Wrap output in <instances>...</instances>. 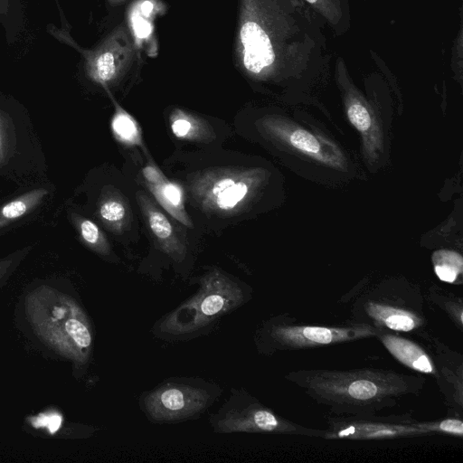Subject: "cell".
<instances>
[{
	"mask_svg": "<svg viewBox=\"0 0 463 463\" xmlns=\"http://www.w3.org/2000/svg\"><path fill=\"white\" fill-rule=\"evenodd\" d=\"M240 35L244 49L243 63L249 71L259 73L273 63L275 54L270 40L258 24L245 23Z\"/></svg>",
	"mask_w": 463,
	"mask_h": 463,
	"instance_id": "14",
	"label": "cell"
},
{
	"mask_svg": "<svg viewBox=\"0 0 463 463\" xmlns=\"http://www.w3.org/2000/svg\"><path fill=\"white\" fill-rule=\"evenodd\" d=\"M351 320L392 333L418 335L427 329L420 288L403 279H389L349 297Z\"/></svg>",
	"mask_w": 463,
	"mask_h": 463,
	"instance_id": "3",
	"label": "cell"
},
{
	"mask_svg": "<svg viewBox=\"0 0 463 463\" xmlns=\"http://www.w3.org/2000/svg\"><path fill=\"white\" fill-rule=\"evenodd\" d=\"M215 433H279L324 439L326 430L286 419L245 390H232L229 399L210 418Z\"/></svg>",
	"mask_w": 463,
	"mask_h": 463,
	"instance_id": "7",
	"label": "cell"
},
{
	"mask_svg": "<svg viewBox=\"0 0 463 463\" xmlns=\"http://www.w3.org/2000/svg\"><path fill=\"white\" fill-rule=\"evenodd\" d=\"M149 25L145 21H139L136 26V32L139 37H146L149 33Z\"/></svg>",
	"mask_w": 463,
	"mask_h": 463,
	"instance_id": "27",
	"label": "cell"
},
{
	"mask_svg": "<svg viewBox=\"0 0 463 463\" xmlns=\"http://www.w3.org/2000/svg\"><path fill=\"white\" fill-rule=\"evenodd\" d=\"M249 298L241 286L213 270L203 278L197 293L159 322L157 332L174 337L192 336Z\"/></svg>",
	"mask_w": 463,
	"mask_h": 463,
	"instance_id": "6",
	"label": "cell"
},
{
	"mask_svg": "<svg viewBox=\"0 0 463 463\" xmlns=\"http://www.w3.org/2000/svg\"><path fill=\"white\" fill-rule=\"evenodd\" d=\"M257 171L234 167L201 173L191 184V194L206 213L231 215L250 201L257 187Z\"/></svg>",
	"mask_w": 463,
	"mask_h": 463,
	"instance_id": "9",
	"label": "cell"
},
{
	"mask_svg": "<svg viewBox=\"0 0 463 463\" xmlns=\"http://www.w3.org/2000/svg\"><path fill=\"white\" fill-rule=\"evenodd\" d=\"M263 124L269 133L284 140L298 151L321 161L327 160L322 152L319 140L312 133L298 128L288 129L272 118L264 119Z\"/></svg>",
	"mask_w": 463,
	"mask_h": 463,
	"instance_id": "15",
	"label": "cell"
},
{
	"mask_svg": "<svg viewBox=\"0 0 463 463\" xmlns=\"http://www.w3.org/2000/svg\"><path fill=\"white\" fill-rule=\"evenodd\" d=\"M437 370V385L449 411L462 418L463 411V357L452 350L428 329L420 333Z\"/></svg>",
	"mask_w": 463,
	"mask_h": 463,
	"instance_id": "10",
	"label": "cell"
},
{
	"mask_svg": "<svg viewBox=\"0 0 463 463\" xmlns=\"http://www.w3.org/2000/svg\"><path fill=\"white\" fill-rule=\"evenodd\" d=\"M47 194L46 189L36 188L0 206V230L33 210Z\"/></svg>",
	"mask_w": 463,
	"mask_h": 463,
	"instance_id": "17",
	"label": "cell"
},
{
	"mask_svg": "<svg viewBox=\"0 0 463 463\" xmlns=\"http://www.w3.org/2000/svg\"><path fill=\"white\" fill-rule=\"evenodd\" d=\"M142 13L145 14V15H149L150 13L152 12L153 10V5L151 2L149 1H145L143 4H142Z\"/></svg>",
	"mask_w": 463,
	"mask_h": 463,
	"instance_id": "28",
	"label": "cell"
},
{
	"mask_svg": "<svg viewBox=\"0 0 463 463\" xmlns=\"http://www.w3.org/2000/svg\"><path fill=\"white\" fill-rule=\"evenodd\" d=\"M325 439L388 440L430 435H451L462 438V418L451 416L435 420H419L411 412L368 416L326 418Z\"/></svg>",
	"mask_w": 463,
	"mask_h": 463,
	"instance_id": "5",
	"label": "cell"
},
{
	"mask_svg": "<svg viewBox=\"0 0 463 463\" xmlns=\"http://www.w3.org/2000/svg\"><path fill=\"white\" fill-rule=\"evenodd\" d=\"M142 175L158 203L181 223L189 228L193 227V222L184 208L182 187L169 181L153 162H149L143 167Z\"/></svg>",
	"mask_w": 463,
	"mask_h": 463,
	"instance_id": "12",
	"label": "cell"
},
{
	"mask_svg": "<svg viewBox=\"0 0 463 463\" xmlns=\"http://www.w3.org/2000/svg\"><path fill=\"white\" fill-rule=\"evenodd\" d=\"M428 298L433 305L447 314L460 332L463 331V299L461 297L433 286L429 290Z\"/></svg>",
	"mask_w": 463,
	"mask_h": 463,
	"instance_id": "20",
	"label": "cell"
},
{
	"mask_svg": "<svg viewBox=\"0 0 463 463\" xmlns=\"http://www.w3.org/2000/svg\"><path fill=\"white\" fill-rule=\"evenodd\" d=\"M284 378L338 416H368L418 396L426 378L378 368L299 369Z\"/></svg>",
	"mask_w": 463,
	"mask_h": 463,
	"instance_id": "1",
	"label": "cell"
},
{
	"mask_svg": "<svg viewBox=\"0 0 463 463\" xmlns=\"http://www.w3.org/2000/svg\"><path fill=\"white\" fill-rule=\"evenodd\" d=\"M13 128L7 116L0 110V166L7 160L13 148Z\"/></svg>",
	"mask_w": 463,
	"mask_h": 463,
	"instance_id": "26",
	"label": "cell"
},
{
	"mask_svg": "<svg viewBox=\"0 0 463 463\" xmlns=\"http://www.w3.org/2000/svg\"><path fill=\"white\" fill-rule=\"evenodd\" d=\"M137 200L149 230L162 250L175 260H182L186 247L165 214L142 191L137 194Z\"/></svg>",
	"mask_w": 463,
	"mask_h": 463,
	"instance_id": "13",
	"label": "cell"
},
{
	"mask_svg": "<svg viewBox=\"0 0 463 463\" xmlns=\"http://www.w3.org/2000/svg\"><path fill=\"white\" fill-rule=\"evenodd\" d=\"M169 122L172 133L180 139L201 141L213 134L205 120L179 109L173 111Z\"/></svg>",
	"mask_w": 463,
	"mask_h": 463,
	"instance_id": "16",
	"label": "cell"
},
{
	"mask_svg": "<svg viewBox=\"0 0 463 463\" xmlns=\"http://www.w3.org/2000/svg\"><path fill=\"white\" fill-rule=\"evenodd\" d=\"M115 73V58L109 52L99 53L89 62V75L95 81L108 82L114 77Z\"/></svg>",
	"mask_w": 463,
	"mask_h": 463,
	"instance_id": "23",
	"label": "cell"
},
{
	"mask_svg": "<svg viewBox=\"0 0 463 463\" xmlns=\"http://www.w3.org/2000/svg\"><path fill=\"white\" fill-rule=\"evenodd\" d=\"M307 1L308 3L313 4V3H316L317 0H307Z\"/></svg>",
	"mask_w": 463,
	"mask_h": 463,
	"instance_id": "29",
	"label": "cell"
},
{
	"mask_svg": "<svg viewBox=\"0 0 463 463\" xmlns=\"http://www.w3.org/2000/svg\"><path fill=\"white\" fill-rule=\"evenodd\" d=\"M30 250L31 248L27 247L0 259V290L6 284L7 280L24 257L29 253Z\"/></svg>",
	"mask_w": 463,
	"mask_h": 463,
	"instance_id": "24",
	"label": "cell"
},
{
	"mask_svg": "<svg viewBox=\"0 0 463 463\" xmlns=\"http://www.w3.org/2000/svg\"><path fill=\"white\" fill-rule=\"evenodd\" d=\"M98 215L111 229L119 230L125 223L127 209L116 194H107L99 203Z\"/></svg>",
	"mask_w": 463,
	"mask_h": 463,
	"instance_id": "22",
	"label": "cell"
},
{
	"mask_svg": "<svg viewBox=\"0 0 463 463\" xmlns=\"http://www.w3.org/2000/svg\"><path fill=\"white\" fill-rule=\"evenodd\" d=\"M347 116L353 126L361 133L367 132L372 126L368 109L361 103L354 101L348 106Z\"/></svg>",
	"mask_w": 463,
	"mask_h": 463,
	"instance_id": "25",
	"label": "cell"
},
{
	"mask_svg": "<svg viewBox=\"0 0 463 463\" xmlns=\"http://www.w3.org/2000/svg\"><path fill=\"white\" fill-rule=\"evenodd\" d=\"M221 393L218 385L201 378L174 377L144 393L140 408L153 422L175 423L198 416Z\"/></svg>",
	"mask_w": 463,
	"mask_h": 463,
	"instance_id": "8",
	"label": "cell"
},
{
	"mask_svg": "<svg viewBox=\"0 0 463 463\" xmlns=\"http://www.w3.org/2000/svg\"><path fill=\"white\" fill-rule=\"evenodd\" d=\"M432 261L434 271L440 280L462 283L463 260L460 254L452 250H439L433 254Z\"/></svg>",
	"mask_w": 463,
	"mask_h": 463,
	"instance_id": "19",
	"label": "cell"
},
{
	"mask_svg": "<svg viewBox=\"0 0 463 463\" xmlns=\"http://www.w3.org/2000/svg\"><path fill=\"white\" fill-rule=\"evenodd\" d=\"M111 130L120 143L128 146H141L146 151L138 123L118 104L111 119Z\"/></svg>",
	"mask_w": 463,
	"mask_h": 463,
	"instance_id": "18",
	"label": "cell"
},
{
	"mask_svg": "<svg viewBox=\"0 0 463 463\" xmlns=\"http://www.w3.org/2000/svg\"><path fill=\"white\" fill-rule=\"evenodd\" d=\"M25 313L31 328L46 346L75 364L88 361L92 346L90 326L71 297L43 285L27 295Z\"/></svg>",
	"mask_w": 463,
	"mask_h": 463,
	"instance_id": "2",
	"label": "cell"
},
{
	"mask_svg": "<svg viewBox=\"0 0 463 463\" xmlns=\"http://www.w3.org/2000/svg\"><path fill=\"white\" fill-rule=\"evenodd\" d=\"M376 331L370 325L353 321L340 325L307 324L286 313L266 320L257 330L255 342L261 354H272L375 337Z\"/></svg>",
	"mask_w": 463,
	"mask_h": 463,
	"instance_id": "4",
	"label": "cell"
},
{
	"mask_svg": "<svg viewBox=\"0 0 463 463\" xmlns=\"http://www.w3.org/2000/svg\"><path fill=\"white\" fill-rule=\"evenodd\" d=\"M375 337L400 364L420 374L430 375L436 381L437 370L426 347L396 333L384 330H377Z\"/></svg>",
	"mask_w": 463,
	"mask_h": 463,
	"instance_id": "11",
	"label": "cell"
},
{
	"mask_svg": "<svg viewBox=\"0 0 463 463\" xmlns=\"http://www.w3.org/2000/svg\"><path fill=\"white\" fill-rule=\"evenodd\" d=\"M71 216L84 243L96 252L108 255L110 251L109 244L99 226L91 220L77 213H71Z\"/></svg>",
	"mask_w": 463,
	"mask_h": 463,
	"instance_id": "21",
	"label": "cell"
}]
</instances>
